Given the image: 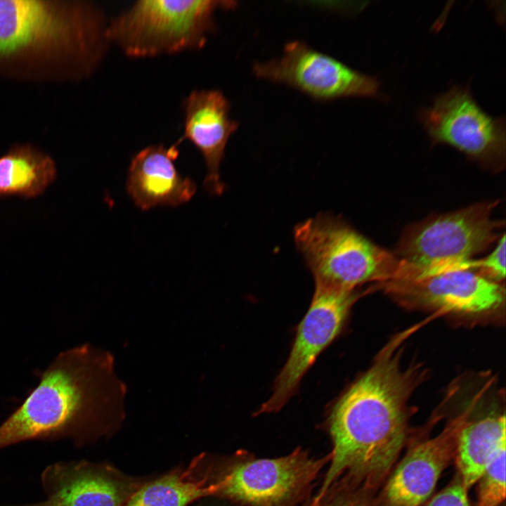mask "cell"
<instances>
[{
    "mask_svg": "<svg viewBox=\"0 0 506 506\" xmlns=\"http://www.w3.org/2000/svg\"><path fill=\"white\" fill-rule=\"evenodd\" d=\"M414 379L398 355L387 352L334 404L327 420L330 464L316 504L336 483L370 491L387 476L406 441Z\"/></svg>",
    "mask_w": 506,
    "mask_h": 506,
    "instance_id": "6da1fadb",
    "label": "cell"
},
{
    "mask_svg": "<svg viewBox=\"0 0 506 506\" xmlns=\"http://www.w3.org/2000/svg\"><path fill=\"white\" fill-rule=\"evenodd\" d=\"M108 351L82 344L60 353L37 385L0 425V449L39 438L96 439L124 421L125 384Z\"/></svg>",
    "mask_w": 506,
    "mask_h": 506,
    "instance_id": "7a4b0ae2",
    "label": "cell"
},
{
    "mask_svg": "<svg viewBox=\"0 0 506 506\" xmlns=\"http://www.w3.org/2000/svg\"><path fill=\"white\" fill-rule=\"evenodd\" d=\"M293 234L315 285L355 290L368 282L407 280L413 275L412 265L331 214H318L298 223Z\"/></svg>",
    "mask_w": 506,
    "mask_h": 506,
    "instance_id": "3957f363",
    "label": "cell"
},
{
    "mask_svg": "<svg viewBox=\"0 0 506 506\" xmlns=\"http://www.w3.org/2000/svg\"><path fill=\"white\" fill-rule=\"evenodd\" d=\"M233 1L143 0L115 18L105 37L131 57H148L202 48L214 28V13Z\"/></svg>",
    "mask_w": 506,
    "mask_h": 506,
    "instance_id": "277c9868",
    "label": "cell"
},
{
    "mask_svg": "<svg viewBox=\"0 0 506 506\" xmlns=\"http://www.w3.org/2000/svg\"><path fill=\"white\" fill-rule=\"evenodd\" d=\"M497 202L476 203L410 226L398 243L397 257L427 277L458 269H476L472 258L499 240L503 223L493 219Z\"/></svg>",
    "mask_w": 506,
    "mask_h": 506,
    "instance_id": "5b68a950",
    "label": "cell"
},
{
    "mask_svg": "<svg viewBox=\"0 0 506 506\" xmlns=\"http://www.w3.org/2000/svg\"><path fill=\"white\" fill-rule=\"evenodd\" d=\"M330 460V454L315 458L299 447L277 458L240 459L215 479L216 496L244 506H296L309 499L313 481Z\"/></svg>",
    "mask_w": 506,
    "mask_h": 506,
    "instance_id": "8992f818",
    "label": "cell"
},
{
    "mask_svg": "<svg viewBox=\"0 0 506 506\" xmlns=\"http://www.w3.org/2000/svg\"><path fill=\"white\" fill-rule=\"evenodd\" d=\"M434 143L450 145L483 166L500 170L505 162V122L477 104L467 87L455 86L419 112Z\"/></svg>",
    "mask_w": 506,
    "mask_h": 506,
    "instance_id": "52a82bcc",
    "label": "cell"
},
{
    "mask_svg": "<svg viewBox=\"0 0 506 506\" xmlns=\"http://www.w3.org/2000/svg\"><path fill=\"white\" fill-rule=\"evenodd\" d=\"M259 79L285 84L320 101L347 97H377V79L360 72L336 58L292 41L280 57L254 64Z\"/></svg>",
    "mask_w": 506,
    "mask_h": 506,
    "instance_id": "ba28073f",
    "label": "cell"
},
{
    "mask_svg": "<svg viewBox=\"0 0 506 506\" xmlns=\"http://www.w3.org/2000/svg\"><path fill=\"white\" fill-rule=\"evenodd\" d=\"M357 298L356 290L315 285L312 301L298 326L289 357L275 379L272 395L257 414L278 411L287 402L318 356L339 335Z\"/></svg>",
    "mask_w": 506,
    "mask_h": 506,
    "instance_id": "9c48e42d",
    "label": "cell"
},
{
    "mask_svg": "<svg viewBox=\"0 0 506 506\" xmlns=\"http://www.w3.org/2000/svg\"><path fill=\"white\" fill-rule=\"evenodd\" d=\"M386 292L409 305L465 313H484L504 301V288L474 269H458L410 281L381 283Z\"/></svg>",
    "mask_w": 506,
    "mask_h": 506,
    "instance_id": "30bf717a",
    "label": "cell"
},
{
    "mask_svg": "<svg viewBox=\"0 0 506 506\" xmlns=\"http://www.w3.org/2000/svg\"><path fill=\"white\" fill-rule=\"evenodd\" d=\"M145 482L107 464H56L43 475L46 500L21 506H123Z\"/></svg>",
    "mask_w": 506,
    "mask_h": 506,
    "instance_id": "8fae6325",
    "label": "cell"
},
{
    "mask_svg": "<svg viewBox=\"0 0 506 506\" xmlns=\"http://www.w3.org/2000/svg\"><path fill=\"white\" fill-rule=\"evenodd\" d=\"M86 23L48 1L0 0V55L27 48L86 41Z\"/></svg>",
    "mask_w": 506,
    "mask_h": 506,
    "instance_id": "7c38bea8",
    "label": "cell"
},
{
    "mask_svg": "<svg viewBox=\"0 0 506 506\" xmlns=\"http://www.w3.org/2000/svg\"><path fill=\"white\" fill-rule=\"evenodd\" d=\"M466 420V415L460 417L439 435L408 453L387 483L384 506H420L426 500L455 456L458 435Z\"/></svg>",
    "mask_w": 506,
    "mask_h": 506,
    "instance_id": "4fadbf2b",
    "label": "cell"
},
{
    "mask_svg": "<svg viewBox=\"0 0 506 506\" xmlns=\"http://www.w3.org/2000/svg\"><path fill=\"white\" fill-rule=\"evenodd\" d=\"M231 105L219 90H195L183 101L184 134L181 138L190 141L202 155L207 167L205 190L220 195L224 184L220 165L231 136L239 124L230 117Z\"/></svg>",
    "mask_w": 506,
    "mask_h": 506,
    "instance_id": "5bb4252c",
    "label": "cell"
},
{
    "mask_svg": "<svg viewBox=\"0 0 506 506\" xmlns=\"http://www.w3.org/2000/svg\"><path fill=\"white\" fill-rule=\"evenodd\" d=\"M181 143L180 139L169 148L163 144L147 146L131 160L126 189L141 210L176 207L188 202L195 195L196 183L180 174L174 164Z\"/></svg>",
    "mask_w": 506,
    "mask_h": 506,
    "instance_id": "9a60e30c",
    "label": "cell"
},
{
    "mask_svg": "<svg viewBox=\"0 0 506 506\" xmlns=\"http://www.w3.org/2000/svg\"><path fill=\"white\" fill-rule=\"evenodd\" d=\"M201 458L186 468L146 481L123 506H191L198 500L216 496L219 486L207 472H201Z\"/></svg>",
    "mask_w": 506,
    "mask_h": 506,
    "instance_id": "2e32d148",
    "label": "cell"
},
{
    "mask_svg": "<svg viewBox=\"0 0 506 506\" xmlns=\"http://www.w3.org/2000/svg\"><path fill=\"white\" fill-rule=\"evenodd\" d=\"M505 440L504 414L465 421L458 435L455 455L461 481L466 489L480 479Z\"/></svg>",
    "mask_w": 506,
    "mask_h": 506,
    "instance_id": "e0dca14e",
    "label": "cell"
},
{
    "mask_svg": "<svg viewBox=\"0 0 506 506\" xmlns=\"http://www.w3.org/2000/svg\"><path fill=\"white\" fill-rule=\"evenodd\" d=\"M57 176L55 162L30 145L14 147L0 157V197L41 195Z\"/></svg>",
    "mask_w": 506,
    "mask_h": 506,
    "instance_id": "ac0fdd59",
    "label": "cell"
},
{
    "mask_svg": "<svg viewBox=\"0 0 506 506\" xmlns=\"http://www.w3.org/2000/svg\"><path fill=\"white\" fill-rule=\"evenodd\" d=\"M505 446L499 447L479 479L476 506H500L505 498Z\"/></svg>",
    "mask_w": 506,
    "mask_h": 506,
    "instance_id": "d6986e66",
    "label": "cell"
},
{
    "mask_svg": "<svg viewBox=\"0 0 506 506\" xmlns=\"http://www.w3.org/2000/svg\"><path fill=\"white\" fill-rule=\"evenodd\" d=\"M320 503L321 506H377L368 491L339 486L331 487Z\"/></svg>",
    "mask_w": 506,
    "mask_h": 506,
    "instance_id": "ffe728a7",
    "label": "cell"
},
{
    "mask_svg": "<svg viewBox=\"0 0 506 506\" xmlns=\"http://www.w3.org/2000/svg\"><path fill=\"white\" fill-rule=\"evenodd\" d=\"M476 271L484 277L497 282L505 276V235L499 239L495 248L487 257L478 260Z\"/></svg>",
    "mask_w": 506,
    "mask_h": 506,
    "instance_id": "44dd1931",
    "label": "cell"
},
{
    "mask_svg": "<svg viewBox=\"0 0 506 506\" xmlns=\"http://www.w3.org/2000/svg\"><path fill=\"white\" fill-rule=\"evenodd\" d=\"M428 506H469L467 489L458 480L437 494Z\"/></svg>",
    "mask_w": 506,
    "mask_h": 506,
    "instance_id": "7402d4cb",
    "label": "cell"
},
{
    "mask_svg": "<svg viewBox=\"0 0 506 506\" xmlns=\"http://www.w3.org/2000/svg\"><path fill=\"white\" fill-rule=\"evenodd\" d=\"M303 506H321V503H320L319 505H316L313 502V500L309 498V499H307V500L305 501V502H304V504L303 505Z\"/></svg>",
    "mask_w": 506,
    "mask_h": 506,
    "instance_id": "603a6c76",
    "label": "cell"
},
{
    "mask_svg": "<svg viewBox=\"0 0 506 506\" xmlns=\"http://www.w3.org/2000/svg\"></svg>",
    "mask_w": 506,
    "mask_h": 506,
    "instance_id": "cb8c5ba5",
    "label": "cell"
}]
</instances>
